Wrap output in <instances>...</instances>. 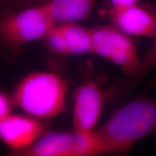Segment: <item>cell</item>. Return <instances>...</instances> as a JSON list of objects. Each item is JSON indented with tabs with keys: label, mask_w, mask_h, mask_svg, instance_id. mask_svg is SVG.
<instances>
[{
	"label": "cell",
	"mask_w": 156,
	"mask_h": 156,
	"mask_svg": "<svg viewBox=\"0 0 156 156\" xmlns=\"http://www.w3.org/2000/svg\"><path fill=\"white\" fill-rule=\"evenodd\" d=\"M95 132L108 153L126 152L136 142L156 132V99L136 98L115 112Z\"/></svg>",
	"instance_id": "1"
},
{
	"label": "cell",
	"mask_w": 156,
	"mask_h": 156,
	"mask_svg": "<svg viewBox=\"0 0 156 156\" xmlns=\"http://www.w3.org/2000/svg\"><path fill=\"white\" fill-rule=\"evenodd\" d=\"M67 84L59 74L35 72L22 79L13 94L16 106L37 119H51L61 114Z\"/></svg>",
	"instance_id": "2"
},
{
	"label": "cell",
	"mask_w": 156,
	"mask_h": 156,
	"mask_svg": "<svg viewBox=\"0 0 156 156\" xmlns=\"http://www.w3.org/2000/svg\"><path fill=\"white\" fill-rule=\"evenodd\" d=\"M45 3L0 16V45L17 53L25 44L44 38L55 25Z\"/></svg>",
	"instance_id": "3"
},
{
	"label": "cell",
	"mask_w": 156,
	"mask_h": 156,
	"mask_svg": "<svg viewBox=\"0 0 156 156\" xmlns=\"http://www.w3.org/2000/svg\"><path fill=\"white\" fill-rule=\"evenodd\" d=\"M108 153L95 130L90 133L50 132L44 134L16 156H93Z\"/></svg>",
	"instance_id": "4"
},
{
	"label": "cell",
	"mask_w": 156,
	"mask_h": 156,
	"mask_svg": "<svg viewBox=\"0 0 156 156\" xmlns=\"http://www.w3.org/2000/svg\"><path fill=\"white\" fill-rule=\"evenodd\" d=\"M92 54L116 64L124 73L134 76L139 69L141 60L137 47L130 36L113 24L90 28Z\"/></svg>",
	"instance_id": "5"
},
{
	"label": "cell",
	"mask_w": 156,
	"mask_h": 156,
	"mask_svg": "<svg viewBox=\"0 0 156 156\" xmlns=\"http://www.w3.org/2000/svg\"><path fill=\"white\" fill-rule=\"evenodd\" d=\"M104 97L98 84L87 80L80 85L74 94L73 126L79 133H90L100 120Z\"/></svg>",
	"instance_id": "6"
},
{
	"label": "cell",
	"mask_w": 156,
	"mask_h": 156,
	"mask_svg": "<svg viewBox=\"0 0 156 156\" xmlns=\"http://www.w3.org/2000/svg\"><path fill=\"white\" fill-rule=\"evenodd\" d=\"M44 134V125L34 117L10 113L0 119V140L12 154L28 149Z\"/></svg>",
	"instance_id": "7"
},
{
	"label": "cell",
	"mask_w": 156,
	"mask_h": 156,
	"mask_svg": "<svg viewBox=\"0 0 156 156\" xmlns=\"http://www.w3.org/2000/svg\"><path fill=\"white\" fill-rule=\"evenodd\" d=\"M108 15L112 24L129 36L156 38V15L147 9L137 5L112 6Z\"/></svg>",
	"instance_id": "8"
},
{
	"label": "cell",
	"mask_w": 156,
	"mask_h": 156,
	"mask_svg": "<svg viewBox=\"0 0 156 156\" xmlns=\"http://www.w3.org/2000/svg\"><path fill=\"white\" fill-rule=\"evenodd\" d=\"M96 0H48L45 5L55 25L74 23L88 18Z\"/></svg>",
	"instance_id": "9"
},
{
	"label": "cell",
	"mask_w": 156,
	"mask_h": 156,
	"mask_svg": "<svg viewBox=\"0 0 156 156\" xmlns=\"http://www.w3.org/2000/svg\"><path fill=\"white\" fill-rule=\"evenodd\" d=\"M64 35L69 55L80 56L92 54L90 30L78 23L57 24Z\"/></svg>",
	"instance_id": "10"
},
{
	"label": "cell",
	"mask_w": 156,
	"mask_h": 156,
	"mask_svg": "<svg viewBox=\"0 0 156 156\" xmlns=\"http://www.w3.org/2000/svg\"><path fill=\"white\" fill-rule=\"evenodd\" d=\"M44 39L48 48L53 53L61 56L69 55L65 39L58 25H54Z\"/></svg>",
	"instance_id": "11"
},
{
	"label": "cell",
	"mask_w": 156,
	"mask_h": 156,
	"mask_svg": "<svg viewBox=\"0 0 156 156\" xmlns=\"http://www.w3.org/2000/svg\"><path fill=\"white\" fill-rule=\"evenodd\" d=\"M156 67V38L154 39L153 44L150 48L147 53L146 54L142 59L140 62V67L138 69L137 73L133 77V79L132 80L131 85L133 86V85L138 83L140 80L142 79L144 76H145L149 73L151 70Z\"/></svg>",
	"instance_id": "12"
},
{
	"label": "cell",
	"mask_w": 156,
	"mask_h": 156,
	"mask_svg": "<svg viewBox=\"0 0 156 156\" xmlns=\"http://www.w3.org/2000/svg\"><path fill=\"white\" fill-rule=\"evenodd\" d=\"M48 0H0V7L9 8H23L30 6L41 5Z\"/></svg>",
	"instance_id": "13"
},
{
	"label": "cell",
	"mask_w": 156,
	"mask_h": 156,
	"mask_svg": "<svg viewBox=\"0 0 156 156\" xmlns=\"http://www.w3.org/2000/svg\"><path fill=\"white\" fill-rule=\"evenodd\" d=\"M11 111V100L5 93L0 91V119L10 114Z\"/></svg>",
	"instance_id": "14"
},
{
	"label": "cell",
	"mask_w": 156,
	"mask_h": 156,
	"mask_svg": "<svg viewBox=\"0 0 156 156\" xmlns=\"http://www.w3.org/2000/svg\"><path fill=\"white\" fill-rule=\"evenodd\" d=\"M114 7H129L137 5L140 0H110Z\"/></svg>",
	"instance_id": "15"
},
{
	"label": "cell",
	"mask_w": 156,
	"mask_h": 156,
	"mask_svg": "<svg viewBox=\"0 0 156 156\" xmlns=\"http://www.w3.org/2000/svg\"><path fill=\"white\" fill-rule=\"evenodd\" d=\"M13 9L12 8H9V7H0V16L2 15L6 14V13L9 12V11L12 10Z\"/></svg>",
	"instance_id": "16"
}]
</instances>
